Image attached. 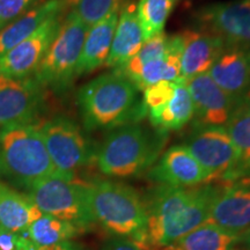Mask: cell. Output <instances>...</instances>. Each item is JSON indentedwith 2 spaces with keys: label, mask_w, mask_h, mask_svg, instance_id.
Listing matches in <instances>:
<instances>
[{
  "label": "cell",
  "mask_w": 250,
  "mask_h": 250,
  "mask_svg": "<svg viewBox=\"0 0 250 250\" xmlns=\"http://www.w3.org/2000/svg\"><path fill=\"white\" fill-rule=\"evenodd\" d=\"M145 39L137 15V2L126 0L122 5L118 22L115 30L110 54L105 66L112 70L121 67L137 55Z\"/></svg>",
  "instance_id": "19"
},
{
  "label": "cell",
  "mask_w": 250,
  "mask_h": 250,
  "mask_svg": "<svg viewBox=\"0 0 250 250\" xmlns=\"http://www.w3.org/2000/svg\"><path fill=\"white\" fill-rule=\"evenodd\" d=\"M77 104L87 132L111 131L138 123L147 116L139 90L129 79L114 71L81 86L77 94Z\"/></svg>",
  "instance_id": "2"
},
{
  "label": "cell",
  "mask_w": 250,
  "mask_h": 250,
  "mask_svg": "<svg viewBox=\"0 0 250 250\" xmlns=\"http://www.w3.org/2000/svg\"><path fill=\"white\" fill-rule=\"evenodd\" d=\"M27 250H74L73 246L71 245L70 242H62L57 243V245L52 246H45V247H30Z\"/></svg>",
  "instance_id": "34"
},
{
  "label": "cell",
  "mask_w": 250,
  "mask_h": 250,
  "mask_svg": "<svg viewBox=\"0 0 250 250\" xmlns=\"http://www.w3.org/2000/svg\"><path fill=\"white\" fill-rule=\"evenodd\" d=\"M193 18L197 29L219 36L227 45L250 48V0L206 5Z\"/></svg>",
  "instance_id": "11"
},
{
  "label": "cell",
  "mask_w": 250,
  "mask_h": 250,
  "mask_svg": "<svg viewBox=\"0 0 250 250\" xmlns=\"http://www.w3.org/2000/svg\"><path fill=\"white\" fill-rule=\"evenodd\" d=\"M94 223L118 237L138 242L145 232L147 211L140 193L127 184L111 180L87 183Z\"/></svg>",
  "instance_id": "5"
},
{
  "label": "cell",
  "mask_w": 250,
  "mask_h": 250,
  "mask_svg": "<svg viewBox=\"0 0 250 250\" xmlns=\"http://www.w3.org/2000/svg\"><path fill=\"white\" fill-rule=\"evenodd\" d=\"M193 104L192 126L226 127L242 99L225 92L205 73L188 81Z\"/></svg>",
  "instance_id": "12"
},
{
  "label": "cell",
  "mask_w": 250,
  "mask_h": 250,
  "mask_svg": "<svg viewBox=\"0 0 250 250\" xmlns=\"http://www.w3.org/2000/svg\"><path fill=\"white\" fill-rule=\"evenodd\" d=\"M182 145L206 170L211 183L232 181L237 153L226 127L192 126Z\"/></svg>",
  "instance_id": "9"
},
{
  "label": "cell",
  "mask_w": 250,
  "mask_h": 250,
  "mask_svg": "<svg viewBox=\"0 0 250 250\" xmlns=\"http://www.w3.org/2000/svg\"><path fill=\"white\" fill-rule=\"evenodd\" d=\"M177 83L160 81L143 90V104L146 112L165 105L173 99Z\"/></svg>",
  "instance_id": "30"
},
{
  "label": "cell",
  "mask_w": 250,
  "mask_h": 250,
  "mask_svg": "<svg viewBox=\"0 0 250 250\" xmlns=\"http://www.w3.org/2000/svg\"><path fill=\"white\" fill-rule=\"evenodd\" d=\"M65 8L62 0H45L2 28L0 30V57L33 35L50 18L64 13Z\"/></svg>",
  "instance_id": "20"
},
{
  "label": "cell",
  "mask_w": 250,
  "mask_h": 250,
  "mask_svg": "<svg viewBox=\"0 0 250 250\" xmlns=\"http://www.w3.org/2000/svg\"><path fill=\"white\" fill-rule=\"evenodd\" d=\"M27 195L43 214L68 221L83 230L94 223L85 182L56 174L31 186Z\"/></svg>",
  "instance_id": "8"
},
{
  "label": "cell",
  "mask_w": 250,
  "mask_h": 250,
  "mask_svg": "<svg viewBox=\"0 0 250 250\" xmlns=\"http://www.w3.org/2000/svg\"><path fill=\"white\" fill-rule=\"evenodd\" d=\"M102 250H144L138 243L134 242L131 239H124L118 237L116 240L109 241L107 245L103 247Z\"/></svg>",
  "instance_id": "33"
},
{
  "label": "cell",
  "mask_w": 250,
  "mask_h": 250,
  "mask_svg": "<svg viewBox=\"0 0 250 250\" xmlns=\"http://www.w3.org/2000/svg\"><path fill=\"white\" fill-rule=\"evenodd\" d=\"M183 42L181 34L169 35L166 52L161 57L153 59L138 71L130 81L139 92L160 81L179 83L181 77V59Z\"/></svg>",
  "instance_id": "21"
},
{
  "label": "cell",
  "mask_w": 250,
  "mask_h": 250,
  "mask_svg": "<svg viewBox=\"0 0 250 250\" xmlns=\"http://www.w3.org/2000/svg\"><path fill=\"white\" fill-rule=\"evenodd\" d=\"M37 126L59 175L77 179L78 171L95 162L98 147L72 118L58 115Z\"/></svg>",
  "instance_id": "7"
},
{
  "label": "cell",
  "mask_w": 250,
  "mask_h": 250,
  "mask_svg": "<svg viewBox=\"0 0 250 250\" xmlns=\"http://www.w3.org/2000/svg\"><path fill=\"white\" fill-rule=\"evenodd\" d=\"M58 174L37 124L0 127V176L27 191L45 177Z\"/></svg>",
  "instance_id": "4"
},
{
  "label": "cell",
  "mask_w": 250,
  "mask_h": 250,
  "mask_svg": "<svg viewBox=\"0 0 250 250\" xmlns=\"http://www.w3.org/2000/svg\"><path fill=\"white\" fill-rule=\"evenodd\" d=\"M147 117L153 129L168 134L186 126L193 117L192 99L188 87L177 83L173 99L162 107L148 111Z\"/></svg>",
  "instance_id": "23"
},
{
  "label": "cell",
  "mask_w": 250,
  "mask_h": 250,
  "mask_svg": "<svg viewBox=\"0 0 250 250\" xmlns=\"http://www.w3.org/2000/svg\"><path fill=\"white\" fill-rule=\"evenodd\" d=\"M183 50L179 83H186L195 77L208 73L226 43L219 36L199 29H187L180 33Z\"/></svg>",
  "instance_id": "16"
},
{
  "label": "cell",
  "mask_w": 250,
  "mask_h": 250,
  "mask_svg": "<svg viewBox=\"0 0 250 250\" xmlns=\"http://www.w3.org/2000/svg\"><path fill=\"white\" fill-rule=\"evenodd\" d=\"M168 40H169V36L165 31L151 37V39L144 42L143 46L137 52L136 56H133L129 62H125L121 67L115 68L112 71L125 77L126 79L131 80L138 73V71L144 65L147 64V62L153 61V59L164 56L168 45Z\"/></svg>",
  "instance_id": "28"
},
{
  "label": "cell",
  "mask_w": 250,
  "mask_h": 250,
  "mask_svg": "<svg viewBox=\"0 0 250 250\" xmlns=\"http://www.w3.org/2000/svg\"><path fill=\"white\" fill-rule=\"evenodd\" d=\"M241 236L208 221L164 250H233Z\"/></svg>",
  "instance_id": "24"
},
{
  "label": "cell",
  "mask_w": 250,
  "mask_h": 250,
  "mask_svg": "<svg viewBox=\"0 0 250 250\" xmlns=\"http://www.w3.org/2000/svg\"><path fill=\"white\" fill-rule=\"evenodd\" d=\"M33 247L26 230L20 233L11 232L0 227V250H27Z\"/></svg>",
  "instance_id": "32"
},
{
  "label": "cell",
  "mask_w": 250,
  "mask_h": 250,
  "mask_svg": "<svg viewBox=\"0 0 250 250\" xmlns=\"http://www.w3.org/2000/svg\"><path fill=\"white\" fill-rule=\"evenodd\" d=\"M226 130L237 153L233 181L250 174V103L245 99L237 105L226 125Z\"/></svg>",
  "instance_id": "25"
},
{
  "label": "cell",
  "mask_w": 250,
  "mask_h": 250,
  "mask_svg": "<svg viewBox=\"0 0 250 250\" xmlns=\"http://www.w3.org/2000/svg\"><path fill=\"white\" fill-rule=\"evenodd\" d=\"M88 28L72 11L62 19L57 35L33 76L45 89L64 93L72 85Z\"/></svg>",
  "instance_id": "6"
},
{
  "label": "cell",
  "mask_w": 250,
  "mask_h": 250,
  "mask_svg": "<svg viewBox=\"0 0 250 250\" xmlns=\"http://www.w3.org/2000/svg\"><path fill=\"white\" fill-rule=\"evenodd\" d=\"M233 250H236V249H233Z\"/></svg>",
  "instance_id": "37"
},
{
  "label": "cell",
  "mask_w": 250,
  "mask_h": 250,
  "mask_svg": "<svg viewBox=\"0 0 250 250\" xmlns=\"http://www.w3.org/2000/svg\"><path fill=\"white\" fill-rule=\"evenodd\" d=\"M168 133L138 123L111 130L98 147L95 164L103 175L134 177L147 171L160 156Z\"/></svg>",
  "instance_id": "3"
},
{
  "label": "cell",
  "mask_w": 250,
  "mask_h": 250,
  "mask_svg": "<svg viewBox=\"0 0 250 250\" xmlns=\"http://www.w3.org/2000/svg\"><path fill=\"white\" fill-rule=\"evenodd\" d=\"M175 1L176 0H139L137 2V15L145 41L164 33Z\"/></svg>",
  "instance_id": "27"
},
{
  "label": "cell",
  "mask_w": 250,
  "mask_h": 250,
  "mask_svg": "<svg viewBox=\"0 0 250 250\" xmlns=\"http://www.w3.org/2000/svg\"><path fill=\"white\" fill-rule=\"evenodd\" d=\"M219 186V182L191 188L158 184L144 199L147 224L137 243L144 250H164L208 223Z\"/></svg>",
  "instance_id": "1"
},
{
  "label": "cell",
  "mask_w": 250,
  "mask_h": 250,
  "mask_svg": "<svg viewBox=\"0 0 250 250\" xmlns=\"http://www.w3.org/2000/svg\"><path fill=\"white\" fill-rule=\"evenodd\" d=\"M126 0H78L71 9L83 23L90 27L108 15L112 9L121 7Z\"/></svg>",
  "instance_id": "29"
},
{
  "label": "cell",
  "mask_w": 250,
  "mask_h": 250,
  "mask_svg": "<svg viewBox=\"0 0 250 250\" xmlns=\"http://www.w3.org/2000/svg\"><path fill=\"white\" fill-rule=\"evenodd\" d=\"M45 107V88L34 77L0 76V127L37 124Z\"/></svg>",
  "instance_id": "10"
},
{
  "label": "cell",
  "mask_w": 250,
  "mask_h": 250,
  "mask_svg": "<svg viewBox=\"0 0 250 250\" xmlns=\"http://www.w3.org/2000/svg\"><path fill=\"white\" fill-rule=\"evenodd\" d=\"M241 242L245 243V245L248 247V249H250V229L247 230L246 233L242 234L241 236Z\"/></svg>",
  "instance_id": "35"
},
{
  "label": "cell",
  "mask_w": 250,
  "mask_h": 250,
  "mask_svg": "<svg viewBox=\"0 0 250 250\" xmlns=\"http://www.w3.org/2000/svg\"><path fill=\"white\" fill-rule=\"evenodd\" d=\"M39 4V0H0V30Z\"/></svg>",
  "instance_id": "31"
},
{
  "label": "cell",
  "mask_w": 250,
  "mask_h": 250,
  "mask_svg": "<svg viewBox=\"0 0 250 250\" xmlns=\"http://www.w3.org/2000/svg\"><path fill=\"white\" fill-rule=\"evenodd\" d=\"M243 99H245L247 102L250 103V88H249L248 92H247V93L245 94V96H243Z\"/></svg>",
  "instance_id": "36"
},
{
  "label": "cell",
  "mask_w": 250,
  "mask_h": 250,
  "mask_svg": "<svg viewBox=\"0 0 250 250\" xmlns=\"http://www.w3.org/2000/svg\"><path fill=\"white\" fill-rule=\"evenodd\" d=\"M219 183L208 223L242 235L250 229V174Z\"/></svg>",
  "instance_id": "14"
},
{
  "label": "cell",
  "mask_w": 250,
  "mask_h": 250,
  "mask_svg": "<svg viewBox=\"0 0 250 250\" xmlns=\"http://www.w3.org/2000/svg\"><path fill=\"white\" fill-rule=\"evenodd\" d=\"M208 74L221 89L242 99L250 88V48L226 44Z\"/></svg>",
  "instance_id": "17"
},
{
  "label": "cell",
  "mask_w": 250,
  "mask_h": 250,
  "mask_svg": "<svg viewBox=\"0 0 250 250\" xmlns=\"http://www.w3.org/2000/svg\"><path fill=\"white\" fill-rule=\"evenodd\" d=\"M76 225L43 214L26 229V234L34 247H45L66 242L83 232Z\"/></svg>",
  "instance_id": "26"
},
{
  "label": "cell",
  "mask_w": 250,
  "mask_h": 250,
  "mask_svg": "<svg viewBox=\"0 0 250 250\" xmlns=\"http://www.w3.org/2000/svg\"><path fill=\"white\" fill-rule=\"evenodd\" d=\"M147 177L158 184L171 187L191 188L211 183L206 170L183 145L166 149L147 170Z\"/></svg>",
  "instance_id": "15"
},
{
  "label": "cell",
  "mask_w": 250,
  "mask_h": 250,
  "mask_svg": "<svg viewBox=\"0 0 250 250\" xmlns=\"http://www.w3.org/2000/svg\"><path fill=\"white\" fill-rule=\"evenodd\" d=\"M43 215L27 193L0 182V227L11 232L26 230Z\"/></svg>",
  "instance_id": "22"
},
{
  "label": "cell",
  "mask_w": 250,
  "mask_h": 250,
  "mask_svg": "<svg viewBox=\"0 0 250 250\" xmlns=\"http://www.w3.org/2000/svg\"><path fill=\"white\" fill-rule=\"evenodd\" d=\"M121 7L112 9L108 15L88 28L78 62L77 78L87 76L105 65L110 54Z\"/></svg>",
  "instance_id": "18"
},
{
  "label": "cell",
  "mask_w": 250,
  "mask_h": 250,
  "mask_svg": "<svg viewBox=\"0 0 250 250\" xmlns=\"http://www.w3.org/2000/svg\"><path fill=\"white\" fill-rule=\"evenodd\" d=\"M62 19V14L50 18L33 35L2 55L0 57V76L8 78L33 77L57 35Z\"/></svg>",
  "instance_id": "13"
}]
</instances>
